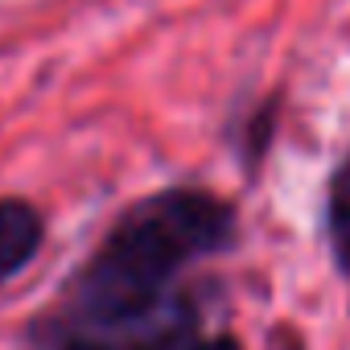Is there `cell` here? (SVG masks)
Segmentation results:
<instances>
[{
  "instance_id": "cell-1",
  "label": "cell",
  "mask_w": 350,
  "mask_h": 350,
  "mask_svg": "<svg viewBox=\"0 0 350 350\" xmlns=\"http://www.w3.org/2000/svg\"><path fill=\"white\" fill-rule=\"evenodd\" d=\"M231 239V211L198 190H173L132 206L83 272V309L99 321H140L190 260Z\"/></svg>"
},
{
  "instance_id": "cell-2",
  "label": "cell",
  "mask_w": 350,
  "mask_h": 350,
  "mask_svg": "<svg viewBox=\"0 0 350 350\" xmlns=\"http://www.w3.org/2000/svg\"><path fill=\"white\" fill-rule=\"evenodd\" d=\"M42 247V219L33 206L0 198V280L21 272Z\"/></svg>"
},
{
  "instance_id": "cell-3",
  "label": "cell",
  "mask_w": 350,
  "mask_h": 350,
  "mask_svg": "<svg viewBox=\"0 0 350 350\" xmlns=\"http://www.w3.org/2000/svg\"><path fill=\"white\" fill-rule=\"evenodd\" d=\"M329 235H334V252L342 268L350 272V161L338 169L334 190H329Z\"/></svg>"
},
{
  "instance_id": "cell-4",
  "label": "cell",
  "mask_w": 350,
  "mask_h": 350,
  "mask_svg": "<svg viewBox=\"0 0 350 350\" xmlns=\"http://www.w3.org/2000/svg\"><path fill=\"white\" fill-rule=\"evenodd\" d=\"M186 350H235V342H227V338H219V342H190Z\"/></svg>"
},
{
  "instance_id": "cell-5",
  "label": "cell",
  "mask_w": 350,
  "mask_h": 350,
  "mask_svg": "<svg viewBox=\"0 0 350 350\" xmlns=\"http://www.w3.org/2000/svg\"><path fill=\"white\" fill-rule=\"evenodd\" d=\"M66 350H103V346H95V342H75V346H66Z\"/></svg>"
}]
</instances>
